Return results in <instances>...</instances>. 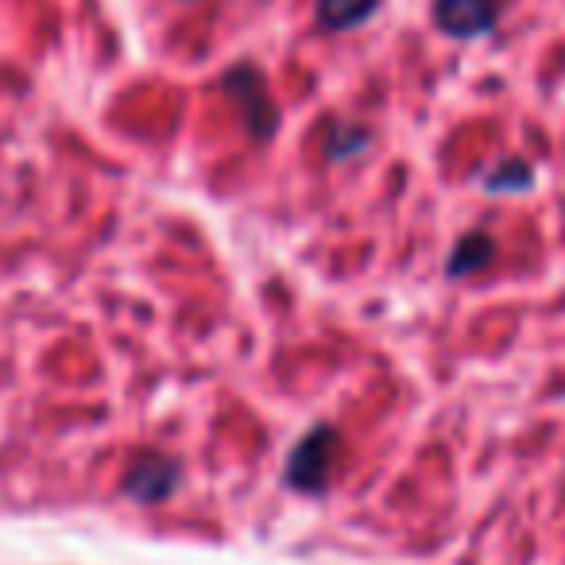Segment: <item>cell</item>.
Here are the masks:
<instances>
[{
    "instance_id": "cell-1",
    "label": "cell",
    "mask_w": 565,
    "mask_h": 565,
    "mask_svg": "<svg viewBox=\"0 0 565 565\" xmlns=\"http://www.w3.org/2000/svg\"><path fill=\"white\" fill-rule=\"evenodd\" d=\"M495 17L492 0H438V24L454 35H472Z\"/></svg>"
},
{
    "instance_id": "cell-2",
    "label": "cell",
    "mask_w": 565,
    "mask_h": 565,
    "mask_svg": "<svg viewBox=\"0 0 565 565\" xmlns=\"http://www.w3.org/2000/svg\"><path fill=\"white\" fill-rule=\"evenodd\" d=\"M372 9H376V0H322V17H326V24H333V28L356 24V20H364Z\"/></svg>"
},
{
    "instance_id": "cell-3",
    "label": "cell",
    "mask_w": 565,
    "mask_h": 565,
    "mask_svg": "<svg viewBox=\"0 0 565 565\" xmlns=\"http://www.w3.org/2000/svg\"><path fill=\"white\" fill-rule=\"evenodd\" d=\"M167 469H171V465H163V461L140 465V469H136V477L128 480V488H132L136 495H143V500H148V495L167 492V488H171V477H167Z\"/></svg>"
}]
</instances>
